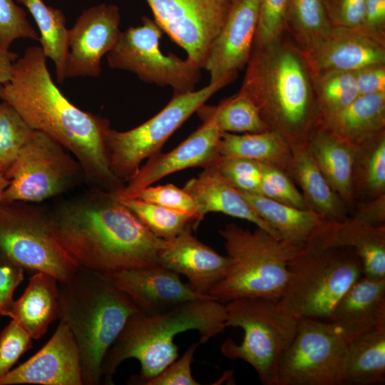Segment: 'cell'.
Here are the masks:
<instances>
[{
    "instance_id": "6da1fadb",
    "label": "cell",
    "mask_w": 385,
    "mask_h": 385,
    "mask_svg": "<svg viewBox=\"0 0 385 385\" xmlns=\"http://www.w3.org/2000/svg\"><path fill=\"white\" fill-rule=\"evenodd\" d=\"M10 104L34 130L48 135L78 161L89 188L117 193L125 183L111 172L106 147L109 121L73 104L53 82L41 46L29 47L0 85Z\"/></svg>"
},
{
    "instance_id": "7a4b0ae2",
    "label": "cell",
    "mask_w": 385,
    "mask_h": 385,
    "mask_svg": "<svg viewBox=\"0 0 385 385\" xmlns=\"http://www.w3.org/2000/svg\"><path fill=\"white\" fill-rule=\"evenodd\" d=\"M48 227L80 267L105 274L158 265L164 240L115 195L89 188L46 210Z\"/></svg>"
},
{
    "instance_id": "3957f363",
    "label": "cell",
    "mask_w": 385,
    "mask_h": 385,
    "mask_svg": "<svg viewBox=\"0 0 385 385\" xmlns=\"http://www.w3.org/2000/svg\"><path fill=\"white\" fill-rule=\"evenodd\" d=\"M238 93L290 145L307 143L322 123L309 66L285 32L272 43L253 46Z\"/></svg>"
},
{
    "instance_id": "277c9868",
    "label": "cell",
    "mask_w": 385,
    "mask_h": 385,
    "mask_svg": "<svg viewBox=\"0 0 385 385\" xmlns=\"http://www.w3.org/2000/svg\"><path fill=\"white\" fill-rule=\"evenodd\" d=\"M223 304L210 298L188 301L161 314H133L113 344L106 351L101 365L105 384H113L118 366L126 359H135L140 364L135 384H145L178 358L175 337L195 330L200 344L207 342L226 327Z\"/></svg>"
},
{
    "instance_id": "5b68a950",
    "label": "cell",
    "mask_w": 385,
    "mask_h": 385,
    "mask_svg": "<svg viewBox=\"0 0 385 385\" xmlns=\"http://www.w3.org/2000/svg\"><path fill=\"white\" fill-rule=\"evenodd\" d=\"M138 312L108 274L79 267L68 279L58 281V318L78 345L83 385L102 382L106 351Z\"/></svg>"
},
{
    "instance_id": "8992f818",
    "label": "cell",
    "mask_w": 385,
    "mask_h": 385,
    "mask_svg": "<svg viewBox=\"0 0 385 385\" xmlns=\"http://www.w3.org/2000/svg\"><path fill=\"white\" fill-rule=\"evenodd\" d=\"M228 257L224 277L208 295L222 303L240 298H281L289 277L288 265L301 247L257 227L230 223L220 230Z\"/></svg>"
},
{
    "instance_id": "52a82bcc",
    "label": "cell",
    "mask_w": 385,
    "mask_h": 385,
    "mask_svg": "<svg viewBox=\"0 0 385 385\" xmlns=\"http://www.w3.org/2000/svg\"><path fill=\"white\" fill-rule=\"evenodd\" d=\"M225 307L226 327L241 328L244 336L239 344L225 341L222 354L248 363L262 384L278 385L279 361L294 337L299 317L283 297L240 298Z\"/></svg>"
},
{
    "instance_id": "ba28073f",
    "label": "cell",
    "mask_w": 385,
    "mask_h": 385,
    "mask_svg": "<svg viewBox=\"0 0 385 385\" xmlns=\"http://www.w3.org/2000/svg\"><path fill=\"white\" fill-rule=\"evenodd\" d=\"M283 298L298 317L329 321L338 301L362 276L363 265L351 247L304 245L288 265Z\"/></svg>"
},
{
    "instance_id": "9c48e42d",
    "label": "cell",
    "mask_w": 385,
    "mask_h": 385,
    "mask_svg": "<svg viewBox=\"0 0 385 385\" xmlns=\"http://www.w3.org/2000/svg\"><path fill=\"white\" fill-rule=\"evenodd\" d=\"M230 83L222 80L209 83L197 91L173 94L160 111L133 129L120 132L108 128L105 141L113 175L126 183L137 173L144 160L160 152L164 143L185 120Z\"/></svg>"
},
{
    "instance_id": "30bf717a",
    "label": "cell",
    "mask_w": 385,
    "mask_h": 385,
    "mask_svg": "<svg viewBox=\"0 0 385 385\" xmlns=\"http://www.w3.org/2000/svg\"><path fill=\"white\" fill-rule=\"evenodd\" d=\"M0 256L58 281L68 279L80 267L51 232L46 210L24 202L0 206Z\"/></svg>"
},
{
    "instance_id": "8fae6325",
    "label": "cell",
    "mask_w": 385,
    "mask_h": 385,
    "mask_svg": "<svg viewBox=\"0 0 385 385\" xmlns=\"http://www.w3.org/2000/svg\"><path fill=\"white\" fill-rule=\"evenodd\" d=\"M4 174L9 184L2 203H36L86 184L78 161L59 143L35 130Z\"/></svg>"
},
{
    "instance_id": "7c38bea8",
    "label": "cell",
    "mask_w": 385,
    "mask_h": 385,
    "mask_svg": "<svg viewBox=\"0 0 385 385\" xmlns=\"http://www.w3.org/2000/svg\"><path fill=\"white\" fill-rule=\"evenodd\" d=\"M348 344L334 323L299 317L294 337L279 361L278 385H344Z\"/></svg>"
},
{
    "instance_id": "4fadbf2b",
    "label": "cell",
    "mask_w": 385,
    "mask_h": 385,
    "mask_svg": "<svg viewBox=\"0 0 385 385\" xmlns=\"http://www.w3.org/2000/svg\"><path fill=\"white\" fill-rule=\"evenodd\" d=\"M162 34L154 19L143 16L141 25L120 31L107 54L109 67L130 71L145 83L170 86L173 94L195 91L201 68L187 58L163 53L160 48Z\"/></svg>"
},
{
    "instance_id": "5bb4252c",
    "label": "cell",
    "mask_w": 385,
    "mask_h": 385,
    "mask_svg": "<svg viewBox=\"0 0 385 385\" xmlns=\"http://www.w3.org/2000/svg\"><path fill=\"white\" fill-rule=\"evenodd\" d=\"M154 20L187 53V59L203 68L210 46L223 26L230 0H145Z\"/></svg>"
},
{
    "instance_id": "9a60e30c",
    "label": "cell",
    "mask_w": 385,
    "mask_h": 385,
    "mask_svg": "<svg viewBox=\"0 0 385 385\" xmlns=\"http://www.w3.org/2000/svg\"><path fill=\"white\" fill-rule=\"evenodd\" d=\"M119 8L101 4L85 9L68 31L65 78H98L101 59L115 46L120 31Z\"/></svg>"
},
{
    "instance_id": "2e32d148",
    "label": "cell",
    "mask_w": 385,
    "mask_h": 385,
    "mask_svg": "<svg viewBox=\"0 0 385 385\" xmlns=\"http://www.w3.org/2000/svg\"><path fill=\"white\" fill-rule=\"evenodd\" d=\"M202 124L188 138L167 153L149 158L124 188L115 195L118 198L133 197L136 193L156 181L189 168H205L216 163L219 156L221 131L210 118L202 119Z\"/></svg>"
},
{
    "instance_id": "e0dca14e",
    "label": "cell",
    "mask_w": 385,
    "mask_h": 385,
    "mask_svg": "<svg viewBox=\"0 0 385 385\" xmlns=\"http://www.w3.org/2000/svg\"><path fill=\"white\" fill-rule=\"evenodd\" d=\"M259 0H232L225 22L213 41L204 68L210 83H230L247 64L255 40Z\"/></svg>"
},
{
    "instance_id": "ac0fdd59",
    "label": "cell",
    "mask_w": 385,
    "mask_h": 385,
    "mask_svg": "<svg viewBox=\"0 0 385 385\" xmlns=\"http://www.w3.org/2000/svg\"><path fill=\"white\" fill-rule=\"evenodd\" d=\"M23 384L83 385L79 349L63 322L36 354L0 379V385Z\"/></svg>"
},
{
    "instance_id": "d6986e66",
    "label": "cell",
    "mask_w": 385,
    "mask_h": 385,
    "mask_svg": "<svg viewBox=\"0 0 385 385\" xmlns=\"http://www.w3.org/2000/svg\"><path fill=\"white\" fill-rule=\"evenodd\" d=\"M108 275L139 311L147 315L168 312L188 301L210 297L197 294L188 283L181 281L178 274L160 265Z\"/></svg>"
},
{
    "instance_id": "ffe728a7",
    "label": "cell",
    "mask_w": 385,
    "mask_h": 385,
    "mask_svg": "<svg viewBox=\"0 0 385 385\" xmlns=\"http://www.w3.org/2000/svg\"><path fill=\"white\" fill-rule=\"evenodd\" d=\"M302 52L312 76L385 63V45L358 29L343 26H332L314 46Z\"/></svg>"
},
{
    "instance_id": "44dd1931",
    "label": "cell",
    "mask_w": 385,
    "mask_h": 385,
    "mask_svg": "<svg viewBox=\"0 0 385 385\" xmlns=\"http://www.w3.org/2000/svg\"><path fill=\"white\" fill-rule=\"evenodd\" d=\"M193 228L189 226L176 237L164 240L158 264L185 276L197 294L210 297L212 288L224 277L229 260L193 236Z\"/></svg>"
},
{
    "instance_id": "7402d4cb",
    "label": "cell",
    "mask_w": 385,
    "mask_h": 385,
    "mask_svg": "<svg viewBox=\"0 0 385 385\" xmlns=\"http://www.w3.org/2000/svg\"><path fill=\"white\" fill-rule=\"evenodd\" d=\"M304 245L351 247L361 260L364 276L385 278V225H372L352 217L342 221L325 219Z\"/></svg>"
},
{
    "instance_id": "603a6c76",
    "label": "cell",
    "mask_w": 385,
    "mask_h": 385,
    "mask_svg": "<svg viewBox=\"0 0 385 385\" xmlns=\"http://www.w3.org/2000/svg\"><path fill=\"white\" fill-rule=\"evenodd\" d=\"M329 321L348 342L385 327V278L362 276L338 301Z\"/></svg>"
},
{
    "instance_id": "cb8c5ba5",
    "label": "cell",
    "mask_w": 385,
    "mask_h": 385,
    "mask_svg": "<svg viewBox=\"0 0 385 385\" xmlns=\"http://www.w3.org/2000/svg\"><path fill=\"white\" fill-rule=\"evenodd\" d=\"M183 189L196 203L200 221L209 212H221L247 220L281 240L276 230L260 217L240 192L222 177L217 163L205 168L197 177L187 181Z\"/></svg>"
},
{
    "instance_id": "d4e9b609",
    "label": "cell",
    "mask_w": 385,
    "mask_h": 385,
    "mask_svg": "<svg viewBox=\"0 0 385 385\" xmlns=\"http://www.w3.org/2000/svg\"><path fill=\"white\" fill-rule=\"evenodd\" d=\"M307 145L319 170L351 215L356 205L354 174L359 148L345 142L322 123Z\"/></svg>"
},
{
    "instance_id": "484cf974",
    "label": "cell",
    "mask_w": 385,
    "mask_h": 385,
    "mask_svg": "<svg viewBox=\"0 0 385 385\" xmlns=\"http://www.w3.org/2000/svg\"><path fill=\"white\" fill-rule=\"evenodd\" d=\"M1 314L16 320L32 339H40L50 324L58 318V279L36 272L29 278L23 294L2 309Z\"/></svg>"
},
{
    "instance_id": "4316f807",
    "label": "cell",
    "mask_w": 385,
    "mask_h": 385,
    "mask_svg": "<svg viewBox=\"0 0 385 385\" xmlns=\"http://www.w3.org/2000/svg\"><path fill=\"white\" fill-rule=\"evenodd\" d=\"M290 147L292 153L290 177L302 188L308 209L331 221L348 218L349 212L346 205L319 170L307 143Z\"/></svg>"
},
{
    "instance_id": "83f0119b",
    "label": "cell",
    "mask_w": 385,
    "mask_h": 385,
    "mask_svg": "<svg viewBox=\"0 0 385 385\" xmlns=\"http://www.w3.org/2000/svg\"><path fill=\"white\" fill-rule=\"evenodd\" d=\"M322 123L337 137L359 148L385 133V92L359 95Z\"/></svg>"
},
{
    "instance_id": "f1b7e54d",
    "label": "cell",
    "mask_w": 385,
    "mask_h": 385,
    "mask_svg": "<svg viewBox=\"0 0 385 385\" xmlns=\"http://www.w3.org/2000/svg\"><path fill=\"white\" fill-rule=\"evenodd\" d=\"M218 150L219 158L250 159L277 168L290 177L292 167L290 145L274 131L244 134L222 132Z\"/></svg>"
},
{
    "instance_id": "f546056e",
    "label": "cell",
    "mask_w": 385,
    "mask_h": 385,
    "mask_svg": "<svg viewBox=\"0 0 385 385\" xmlns=\"http://www.w3.org/2000/svg\"><path fill=\"white\" fill-rule=\"evenodd\" d=\"M239 192L257 215L276 230L281 240L298 247L304 245L325 220L309 209H299L262 195Z\"/></svg>"
},
{
    "instance_id": "4dcf8cb0",
    "label": "cell",
    "mask_w": 385,
    "mask_h": 385,
    "mask_svg": "<svg viewBox=\"0 0 385 385\" xmlns=\"http://www.w3.org/2000/svg\"><path fill=\"white\" fill-rule=\"evenodd\" d=\"M344 385L385 382V327L369 331L348 344Z\"/></svg>"
},
{
    "instance_id": "1f68e13d",
    "label": "cell",
    "mask_w": 385,
    "mask_h": 385,
    "mask_svg": "<svg viewBox=\"0 0 385 385\" xmlns=\"http://www.w3.org/2000/svg\"><path fill=\"white\" fill-rule=\"evenodd\" d=\"M30 12L40 32L39 41L45 57L54 63L56 79L63 83L68 55V31L61 10L46 5L43 0H16Z\"/></svg>"
},
{
    "instance_id": "d6a6232c",
    "label": "cell",
    "mask_w": 385,
    "mask_h": 385,
    "mask_svg": "<svg viewBox=\"0 0 385 385\" xmlns=\"http://www.w3.org/2000/svg\"><path fill=\"white\" fill-rule=\"evenodd\" d=\"M333 26L324 0H289L284 32L302 51L311 48Z\"/></svg>"
},
{
    "instance_id": "836d02e7",
    "label": "cell",
    "mask_w": 385,
    "mask_h": 385,
    "mask_svg": "<svg viewBox=\"0 0 385 385\" xmlns=\"http://www.w3.org/2000/svg\"><path fill=\"white\" fill-rule=\"evenodd\" d=\"M196 113L201 120L212 119L221 132L255 133L270 130L255 104L240 93L217 106L203 104Z\"/></svg>"
},
{
    "instance_id": "e575fe53",
    "label": "cell",
    "mask_w": 385,
    "mask_h": 385,
    "mask_svg": "<svg viewBox=\"0 0 385 385\" xmlns=\"http://www.w3.org/2000/svg\"><path fill=\"white\" fill-rule=\"evenodd\" d=\"M354 192L356 202L385 195V133L359 148Z\"/></svg>"
},
{
    "instance_id": "d590c367",
    "label": "cell",
    "mask_w": 385,
    "mask_h": 385,
    "mask_svg": "<svg viewBox=\"0 0 385 385\" xmlns=\"http://www.w3.org/2000/svg\"><path fill=\"white\" fill-rule=\"evenodd\" d=\"M313 81L322 121L344 109L359 96L353 71L326 72L313 76Z\"/></svg>"
},
{
    "instance_id": "8d00e7d4",
    "label": "cell",
    "mask_w": 385,
    "mask_h": 385,
    "mask_svg": "<svg viewBox=\"0 0 385 385\" xmlns=\"http://www.w3.org/2000/svg\"><path fill=\"white\" fill-rule=\"evenodd\" d=\"M119 199L153 234L163 240L172 239L188 227L195 228L198 225L196 217L190 214L170 210L136 197Z\"/></svg>"
},
{
    "instance_id": "74e56055",
    "label": "cell",
    "mask_w": 385,
    "mask_h": 385,
    "mask_svg": "<svg viewBox=\"0 0 385 385\" xmlns=\"http://www.w3.org/2000/svg\"><path fill=\"white\" fill-rule=\"evenodd\" d=\"M34 132L10 104L0 103L1 172L9 170Z\"/></svg>"
},
{
    "instance_id": "f35d334b",
    "label": "cell",
    "mask_w": 385,
    "mask_h": 385,
    "mask_svg": "<svg viewBox=\"0 0 385 385\" xmlns=\"http://www.w3.org/2000/svg\"><path fill=\"white\" fill-rule=\"evenodd\" d=\"M260 195L299 209H308L302 193L284 171L262 163Z\"/></svg>"
},
{
    "instance_id": "ab89813d",
    "label": "cell",
    "mask_w": 385,
    "mask_h": 385,
    "mask_svg": "<svg viewBox=\"0 0 385 385\" xmlns=\"http://www.w3.org/2000/svg\"><path fill=\"white\" fill-rule=\"evenodd\" d=\"M222 177L239 191L260 195L262 163L241 158H219L217 162Z\"/></svg>"
},
{
    "instance_id": "60d3db41",
    "label": "cell",
    "mask_w": 385,
    "mask_h": 385,
    "mask_svg": "<svg viewBox=\"0 0 385 385\" xmlns=\"http://www.w3.org/2000/svg\"><path fill=\"white\" fill-rule=\"evenodd\" d=\"M289 0H259V13L253 46L272 43L284 34Z\"/></svg>"
},
{
    "instance_id": "b9f144b4",
    "label": "cell",
    "mask_w": 385,
    "mask_h": 385,
    "mask_svg": "<svg viewBox=\"0 0 385 385\" xmlns=\"http://www.w3.org/2000/svg\"><path fill=\"white\" fill-rule=\"evenodd\" d=\"M19 38L39 41V35L30 24L24 10L13 0H0V46L9 49Z\"/></svg>"
},
{
    "instance_id": "7bdbcfd3",
    "label": "cell",
    "mask_w": 385,
    "mask_h": 385,
    "mask_svg": "<svg viewBox=\"0 0 385 385\" xmlns=\"http://www.w3.org/2000/svg\"><path fill=\"white\" fill-rule=\"evenodd\" d=\"M170 210L194 215L197 222V207L192 197L183 189L173 184L148 186L133 197Z\"/></svg>"
},
{
    "instance_id": "ee69618b",
    "label": "cell",
    "mask_w": 385,
    "mask_h": 385,
    "mask_svg": "<svg viewBox=\"0 0 385 385\" xmlns=\"http://www.w3.org/2000/svg\"><path fill=\"white\" fill-rule=\"evenodd\" d=\"M32 337L16 320L0 333V379L7 374L24 353L32 347Z\"/></svg>"
},
{
    "instance_id": "f6af8a7d",
    "label": "cell",
    "mask_w": 385,
    "mask_h": 385,
    "mask_svg": "<svg viewBox=\"0 0 385 385\" xmlns=\"http://www.w3.org/2000/svg\"><path fill=\"white\" fill-rule=\"evenodd\" d=\"M200 343L192 344L180 359H177L144 385H199L191 371L194 355Z\"/></svg>"
},
{
    "instance_id": "bcb514c9",
    "label": "cell",
    "mask_w": 385,
    "mask_h": 385,
    "mask_svg": "<svg viewBox=\"0 0 385 385\" xmlns=\"http://www.w3.org/2000/svg\"><path fill=\"white\" fill-rule=\"evenodd\" d=\"M324 2L333 26L359 29L365 0H324Z\"/></svg>"
},
{
    "instance_id": "7dc6e473",
    "label": "cell",
    "mask_w": 385,
    "mask_h": 385,
    "mask_svg": "<svg viewBox=\"0 0 385 385\" xmlns=\"http://www.w3.org/2000/svg\"><path fill=\"white\" fill-rule=\"evenodd\" d=\"M358 30L385 45V0H365L363 19Z\"/></svg>"
},
{
    "instance_id": "c3c4849f",
    "label": "cell",
    "mask_w": 385,
    "mask_h": 385,
    "mask_svg": "<svg viewBox=\"0 0 385 385\" xmlns=\"http://www.w3.org/2000/svg\"><path fill=\"white\" fill-rule=\"evenodd\" d=\"M353 72L359 95L385 92V63L368 65Z\"/></svg>"
},
{
    "instance_id": "681fc988",
    "label": "cell",
    "mask_w": 385,
    "mask_h": 385,
    "mask_svg": "<svg viewBox=\"0 0 385 385\" xmlns=\"http://www.w3.org/2000/svg\"><path fill=\"white\" fill-rule=\"evenodd\" d=\"M24 270L0 256V307L4 309L14 300L13 294L24 279Z\"/></svg>"
},
{
    "instance_id": "f907efd6",
    "label": "cell",
    "mask_w": 385,
    "mask_h": 385,
    "mask_svg": "<svg viewBox=\"0 0 385 385\" xmlns=\"http://www.w3.org/2000/svg\"><path fill=\"white\" fill-rule=\"evenodd\" d=\"M351 217L372 225H384L385 195L358 202Z\"/></svg>"
},
{
    "instance_id": "816d5d0a",
    "label": "cell",
    "mask_w": 385,
    "mask_h": 385,
    "mask_svg": "<svg viewBox=\"0 0 385 385\" xmlns=\"http://www.w3.org/2000/svg\"><path fill=\"white\" fill-rule=\"evenodd\" d=\"M18 58V53L0 46V85L11 79L14 64Z\"/></svg>"
},
{
    "instance_id": "f5cc1de1",
    "label": "cell",
    "mask_w": 385,
    "mask_h": 385,
    "mask_svg": "<svg viewBox=\"0 0 385 385\" xmlns=\"http://www.w3.org/2000/svg\"><path fill=\"white\" fill-rule=\"evenodd\" d=\"M9 184V180L3 172H0V206L2 204L3 193Z\"/></svg>"
},
{
    "instance_id": "db71d44e",
    "label": "cell",
    "mask_w": 385,
    "mask_h": 385,
    "mask_svg": "<svg viewBox=\"0 0 385 385\" xmlns=\"http://www.w3.org/2000/svg\"><path fill=\"white\" fill-rule=\"evenodd\" d=\"M1 312H2V308L0 307V316L2 315Z\"/></svg>"
},
{
    "instance_id": "11a10c76",
    "label": "cell",
    "mask_w": 385,
    "mask_h": 385,
    "mask_svg": "<svg viewBox=\"0 0 385 385\" xmlns=\"http://www.w3.org/2000/svg\"><path fill=\"white\" fill-rule=\"evenodd\" d=\"M230 1H232V0H230Z\"/></svg>"
},
{
    "instance_id": "9f6ffc18",
    "label": "cell",
    "mask_w": 385,
    "mask_h": 385,
    "mask_svg": "<svg viewBox=\"0 0 385 385\" xmlns=\"http://www.w3.org/2000/svg\"><path fill=\"white\" fill-rule=\"evenodd\" d=\"M1 172V171H0Z\"/></svg>"
}]
</instances>
